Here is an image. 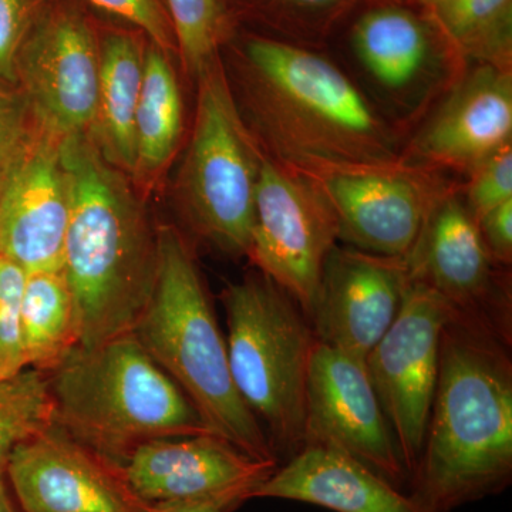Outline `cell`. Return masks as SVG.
Here are the masks:
<instances>
[{"label":"cell","mask_w":512,"mask_h":512,"mask_svg":"<svg viewBox=\"0 0 512 512\" xmlns=\"http://www.w3.org/2000/svg\"><path fill=\"white\" fill-rule=\"evenodd\" d=\"M30 114L23 94L0 89V197L35 141L29 127Z\"/></svg>","instance_id":"cell-30"},{"label":"cell","mask_w":512,"mask_h":512,"mask_svg":"<svg viewBox=\"0 0 512 512\" xmlns=\"http://www.w3.org/2000/svg\"><path fill=\"white\" fill-rule=\"evenodd\" d=\"M5 478V471H0V512H18L10 500Z\"/></svg>","instance_id":"cell-35"},{"label":"cell","mask_w":512,"mask_h":512,"mask_svg":"<svg viewBox=\"0 0 512 512\" xmlns=\"http://www.w3.org/2000/svg\"><path fill=\"white\" fill-rule=\"evenodd\" d=\"M82 339L79 309L62 269L28 272L22 298V342L28 369L55 370Z\"/></svg>","instance_id":"cell-22"},{"label":"cell","mask_w":512,"mask_h":512,"mask_svg":"<svg viewBox=\"0 0 512 512\" xmlns=\"http://www.w3.org/2000/svg\"><path fill=\"white\" fill-rule=\"evenodd\" d=\"M410 281L427 286L450 306L454 320L511 343L510 282L485 247L458 184L431 210L406 256Z\"/></svg>","instance_id":"cell-11"},{"label":"cell","mask_w":512,"mask_h":512,"mask_svg":"<svg viewBox=\"0 0 512 512\" xmlns=\"http://www.w3.org/2000/svg\"><path fill=\"white\" fill-rule=\"evenodd\" d=\"M276 461L256 460L214 434L148 441L119 467L144 503L161 505L231 493H252L274 474Z\"/></svg>","instance_id":"cell-18"},{"label":"cell","mask_w":512,"mask_h":512,"mask_svg":"<svg viewBox=\"0 0 512 512\" xmlns=\"http://www.w3.org/2000/svg\"><path fill=\"white\" fill-rule=\"evenodd\" d=\"M183 134V99L170 55L148 42L136 116V174L151 175L170 163Z\"/></svg>","instance_id":"cell-23"},{"label":"cell","mask_w":512,"mask_h":512,"mask_svg":"<svg viewBox=\"0 0 512 512\" xmlns=\"http://www.w3.org/2000/svg\"><path fill=\"white\" fill-rule=\"evenodd\" d=\"M173 22L178 57L195 80L221 62L234 30L224 0H165Z\"/></svg>","instance_id":"cell-26"},{"label":"cell","mask_w":512,"mask_h":512,"mask_svg":"<svg viewBox=\"0 0 512 512\" xmlns=\"http://www.w3.org/2000/svg\"><path fill=\"white\" fill-rule=\"evenodd\" d=\"M454 313L437 293L410 281L400 311L366 359V370L409 474L429 424L443 330Z\"/></svg>","instance_id":"cell-13"},{"label":"cell","mask_w":512,"mask_h":512,"mask_svg":"<svg viewBox=\"0 0 512 512\" xmlns=\"http://www.w3.org/2000/svg\"><path fill=\"white\" fill-rule=\"evenodd\" d=\"M46 376L53 423L114 466L148 441L211 434L133 332L79 346Z\"/></svg>","instance_id":"cell-5"},{"label":"cell","mask_w":512,"mask_h":512,"mask_svg":"<svg viewBox=\"0 0 512 512\" xmlns=\"http://www.w3.org/2000/svg\"><path fill=\"white\" fill-rule=\"evenodd\" d=\"M335 512H434L340 448L306 444L252 493Z\"/></svg>","instance_id":"cell-20"},{"label":"cell","mask_w":512,"mask_h":512,"mask_svg":"<svg viewBox=\"0 0 512 512\" xmlns=\"http://www.w3.org/2000/svg\"><path fill=\"white\" fill-rule=\"evenodd\" d=\"M28 272L0 255V380L28 369L22 342V298Z\"/></svg>","instance_id":"cell-28"},{"label":"cell","mask_w":512,"mask_h":512,"mask_svg":"<svg viewBox=\"0 0 512 512\" xmlns=\"http://www.w3.org/2000/svg\"><path fill=\"white\" fill-rule=\"evenodd\" d=\"M225 45L242 76L249 133L272 160L309 173L403 158L392 124L328 49L237 29Z\"/></svg>","instance_id":"cell-1"},{"label":"cell","mask_w":512,"mask_h":512,"mask_svg":"<svg viewBox=\"0 0 512 512\" xmlns=\"http://www.w3.org/2000/svg\"><path fill=\"white\" fill-rule=\"evenodd\" d=\"M328 198L339 239L370 254L406 258L434 205L456 187L441 171L400 160L303 173Z\"/></svg>","instance_id":"cell-9"},{"label":"cell","mask_w":512,"mask_h":512,"mask_svg":"<svg viewBox=\"0 0 512 512\" xmlns=\"http://www.w3.org/2000/svg\"><path fill=\"white\" fill-rule=\"evenodd\" d=\"M508 143H512V69L468 64L403 158L467 177Z\"/></svg>","instance_id":"cell-17"},{"label":"cell","mask_w":512,"mask_h":512,"mask_svg":"<svg viewBox=\"0 0 512 512\" xmlns=\"http://www.w3.org/2000/svg\"><path fill=\"white\" fill-rule=\"evenodd\" d=\"M221 301L232 382L281 464L305 441L306 384L318 339L298 303L259 272L229 284Z\"/></svg>","instance_id":"cell-6"},{"label":"cell","mask_w":512,"mask_h":512,"mask_svg":"<svg viewBox=\"0 0 512 512\" xmlns=\"http://www.w3.org/2000/svg\"><path fill=\"white\" fill-rule=\"evenodd\" d=\"M93 5L120 16L136 26L148 42L163 49L168 55H177L173 22L165 0H89Z\"/></svg>","instance_id":"cell-31"},{"label":"cell","mask_w":512,"mask_h":512,"mask_svg":"<svg viewBox=\"0 0 512 512\" xmlns=\"http://www.w3.org/2000/svg\"><path fill=\"white\" fill-rule=\"evenodd\" d=\"M60 140L40 128L0 197V255L26 272L62 269L70 191Z\"/></svg>","instance_id":"cell-19"},{"label":"cell","mask_w":512,"mask_h":512,"mask_svg":"<svg viewBox=\"0 0 512 512\" xmlns=\"http://www.w3.org/2000/svg\"><path fill=\"white\" fill-rule=\"evenodd\" d=\"M141 35L114 30L100 37L99 103L92 136L109 163L136 174V116L144 73Z\"/></svg>","instance_id":"cell-21"},{"label":"cell","mask_w":512,"mask_h":512,"mask_svg":"<svg viewBox=\"0 0 512 512\" xmlns=\"http://www.w3.org/2000/svg\"><path fill=\"white\" fill-rule=\"evenodd\" d=\"M461 194L476 220L512 201V143L505 144L467 175Z\"/></svg>","instance_id":"cell-29"},{"label":"cell","mask_w":512,"mask_h":512,"mask_svg":"<svg viewBox=\"0 0 512 512\" xmlns=\"http://www.w3.org/2000/svg\"><path fill=\"white\" fill-rule=\"evenodd\" d=\"M39 126L63 138L92 133L99 103L100 36L72 0H47L16 60Z\"/></svg>","instance_id":"cell-10"},{"label":"cell","mask_w":512,"mask_h":512,"mask_svg":"<svg viewBox=\"0 0 512 512\" xmlns=\"http://www.w3.org/2000/svg\"><path fill=\"white\" fill-rule=\"evenodd\" d=\"M47 0H0V82L15 84L16 60L30 26Z\"/></svg>","instance_id":"cell-32"},{"label":"cell","mask_w":512,"mask_h":512,"mask_svg":"<svg viewBox=\"0 0 512 512\" xmlns=\"http://www.w3.org/2000/svg\"><path fill=\"white\" fill-rule=\"evenodd\" d=\"M333 46L400 104L427 100L434 76L458 79L468 66L433 13L414 0H359L330 39Z\"/></svg>","instance_id":"cell-12"},{"label":"cell","mask_w":512,"mask_h":512,"mask_svg":"<svg viewBox=\"0 0 512 512\" xmlns=\"http://www.w3.org/2000/svg\"><path fill=\"white\" fill-rule=\"evenodd\" d=\"M478 222L481 237L488 252L498 265L511 266L512 262V201L504 202L483 215Z\"/></svg>","instance_id":"cell-33"},{"label":"cell","mask_w":512,"mask_h":512,"mask_svg":"<svg viewBox=\"0 0 512 512\" xmlns=\"http://www.w3.org/2000/svg\"><path fill=\"white\" fill-rule=\"evenodd\" d=\"M237 25L239 16L249 18L254 32L296 43L328 49L340 23L359 0H224Z\"/></svg>","instance_id":"cell-25"},{"label":"cell","mask_w":512,"mask_h":512,"mask_svg":"<svg viewBox=\"0 0 512 512\" xmlns=\"http://www.w3.org/2000/svg\"><path fill=\"white\" fill-rule=\"evenodd\" d=\"M157 248L156 284L134 336L180 387L211 434L249 457L279 464L232 382L227 342L190 245L178 229L164 225L157 228Z\"/></svg>","instance_id":"cell-4"},{"label":"cell","mask_w":512,"mask_h":512,"mask_svg":"<svg viewBox=\"0 0 512 512\" xmlns=\"http://www.w3.org/2000/svg\"><path fill=\"white\" fill-rule=\"evenodd\" d=\"M306 444L340 448L396 487L410 481L366 363L319 340L306 384Z\"/></svg>","instance_id":"cell-14"},{"label":"cell","mask_w":512,"mask_h":512,"mask_svg":"<svg viewBox=\"0 0 512 512\" xmlns=\"http://www.w3.org/2000/svg\"><path fill=\"white\" fill-rule=\"evenodd\" d=\"M414 2L419 3V5L423 6V8L429 10L439 9L440 6L446 5V3L451 2V0H414Z\"/></svg>","instance_id":"cell-36"},{"label":"cell","mask_w":512,"mask_h":512,"mask_svg":"<svg viewBox=\"0 0 512 512\" xmlns=\"http://www.w3.org/2000/svg\"><path fill=\"white\" fill-rule=\"evenodd\" d=\"M23 512H151L119 467L55 423L20 443L6 464Z\"/></svg>","instance_id":"cell-15"},{"label":"cell","mask_w":512,"mask_h":512,"mask_svg":"<svg viewBox=\"0 0 512 512\" xmlns=\"http://www.w3.org/2000/svg\"><path fill=\"white\" fill-rule=\"evenodd\" d=\"M409 285L406 258L336 245L309 316L316 339L366 363L396 319Z\"/></svg>","instance_id":"cell-16"},{"label":"cell","mask_w":512,"mask_h":512,"mask_svg":"<svg viewBox=\"0 0 512 512\" xmlns=\"http://www.w3.org/2000/svg\"><path fill=\"white\" fill-rule=\"evenodd\" d=\"M338 241V218L316 181L262 151L247 258L308 319L326 259Z\"/></svg>","instance_id":"cell-8"},{"label":"cell","mask_w":512,"mask_h":512,"mask_svg":"<svg viewBox=\"0 0 512 512\" xmlns=\"http://www.w3.org/2000/svg\"><path fill=\"white\" fill-rule=\"evenodd\" d=\"M53 424V403L45 373L25 369L0 380V471L23 441Z\"/></svg>","instance_id":"cell-27"},{"label":"cell","mask_w":512,"mask_h":512,"mask_svg":"<svg viewBox=\"0 0 512 512\" xmlns=\"http://www.w3.org/2000/svg\"><path fill=\"white\" fill-rule=\"evenodd\" d=\"M70 191L66 275L82 326V348L133 332L157 278V228L126 178L90 134L63 137Z\"/></svg>","instance_id":"cell-3"},{"label":"cell","mask_w":512,"mask_h":512,"mask_svg":"<svg viewBox=\"0 0 512 512\" xmlns=\"http://www.w3.org/2000/svg\"><path fill=\"white\" fill-rule=\"evenodd\" d=\"M247 501V493H231L201 500L154 505L151 512H235Z\"/></svg>","instance_id":"cell-34"},{"label":"cell","mask_w":512,"mask_h":512,"mask_svg":"<svg viewBox=\"0 0 512 512\" xmlns=\"http://www.w3.org/2000/svg\"><path fill=\"white\" fill-rule=\"evenodd\" d=\"M511 343L451 320L410 495L434 512L507 490L512 481Z\"/></svg>","instance_id":"cell-2"},{"label":"cell","mask_w":512,"mask_h":512,"mask_svg":"<svg viewBox=\"0 0 512 512\" xmlns=\"http://www.w3.org/2000/svg\"><path fill=\"white\" fill-rule=\"evenodd\" d=\"M430 12L464 62L512 69V0H451Z\"/></svg>","instance_id":"cell-24"},{"label":"cell","mask_w":512,"mask_h":512,"mask_svg":"<svg viewBox=\"0 0 512 512\" xmlns=\"http://www.w3.org/2000/svg\"><path fill=\"white\" fill-rule=\"evenodd\" d=\"M197 83L194 128L181 173L185 215L218 251L247 256L262 150L239 114L224 62L201 74Z\"/></svg>","instance_id":"cell-7"}]
</instances>
